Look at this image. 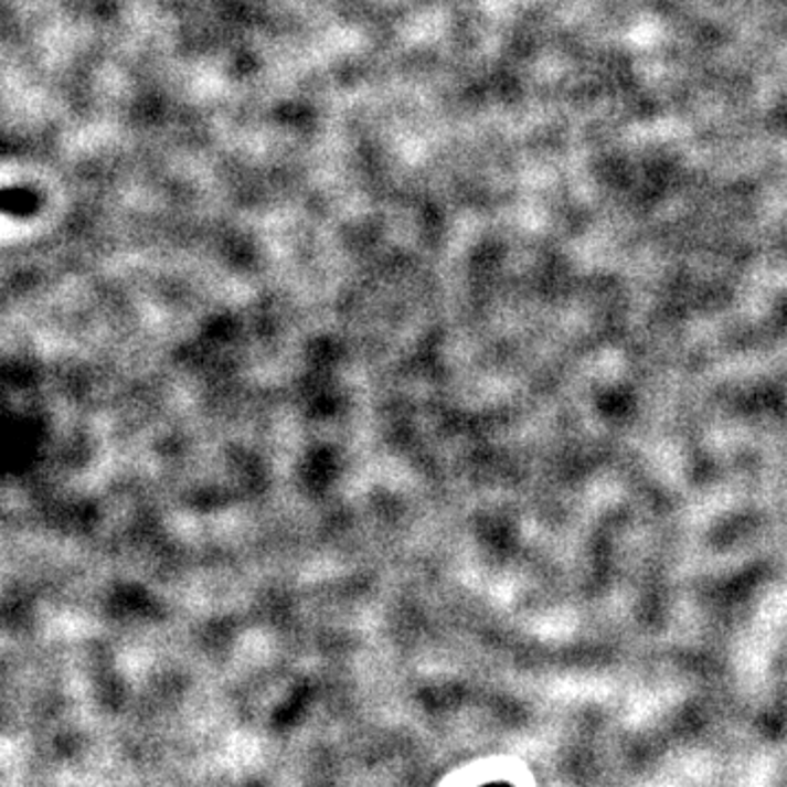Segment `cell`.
<instances>
[{
  "label": "cell",
  "mask_w": 787,
  "mask_h": 787,
  "mask_svg": "<svg viewBox=\"0 0 787 787\" xmlns=\"http://www.w3.org/2000/svg\"><path fill=\"white\" fill-rule=\"evenodd\" d=\"M514 784L523 786L530 784L528 768H523L519 762L508 759V757H490V759H479L470 762L457 770H453L449 777H445L440 784L443 786H483V784Z\"/></svg>",
  "instance_id": "6da1fadb"
}]
</instances>
